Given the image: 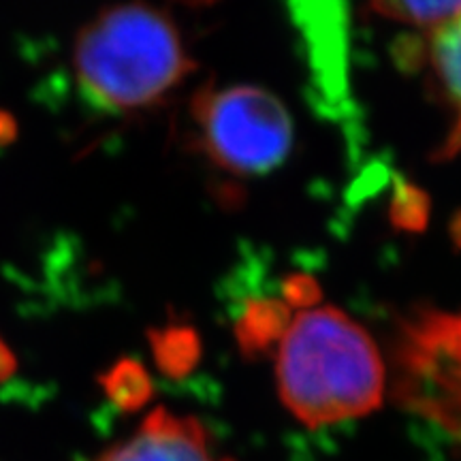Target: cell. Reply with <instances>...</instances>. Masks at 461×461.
Instances as JSON below:
<instances>
[{"label": "cell", "instance_id": "obj_6", "mask_svg": "<svg viewBox=\"0 0 461 461\" xmlns=\"http://www.w3.org/2000/svg\"><path fill=\"white\" fill-rule=\"evenodd\" d=\"M428 58L438 84L455 112L453 131L440 149V158H451L461 152V15L431 28Z\"/></svg>", "mask_w": 461, "mask_h": 461}, {"label": "cell", "instance_id": "obj_1", "mask_svg": "<svg viewBox=\"0 0 461 461\" xmlns=\"http://www.w3.org/2000/svg\"><path fill=\"white\" fill-rule=\"evenodd\" d=\"M276 383L308 428L366 417L383 402L387 372L372 338L331 305H305L282 330Z\"/></svg>", "mask_w": 461, "mask_h": 461}, {"label": "cell", "instance_id": "obj_7", "mask_svg": "<svg viewBox=\"0 0 461 461\" xmlns=\"http://www.w3.org/2000/svg\"><path fill=\"white\" fill-rule=\"evenodd\" d=\"M99 384L107 400L120 412L141 411L154 395V383L141 361L120 357L99 376Z\"/></svg>", "mask_w": 461, "mask_h": 461}, {"label": "cell", "instance_id": "obj_5", "mask_svg": "<svg viewBox=\"0 0 461 461\" xmlns=\"http://www.w3.org/2000/svg\"><path fill=\"white\" fill-rule=\"evenodd\" d=\"M96 461H224L207 429L194 417H177L157 408L129 440L107 448Z\"/></svg>", "mask_w": 461, "mask_h": 461}, {"label": "cell", "instance_id": "obj_11", "mask_svg": "<svg viewBox=\"0 0 461 461\" xmlns=\"http://www.w3.org/2000/svg\"><path fill=\"white\" fill-rule=\"evenodd\" d=\"M15 135H17L15 118L14 115H9L7 112H0V146L14 141Z\"/></svg>", "mask_w": 461, "mask_h": 461}, {"label": "cell", "instance_id": "obj_10", "mask_svg": "<svg viewBox=\"0 0 461 461\" xmlns=\"http://www.w3.org/2000/svg\"><path fill=\"white\" fill-rule=\"evenodd\" d=\"M17 372V357L9 344L0 338V383L9 380Z\"/></svg>", "mask_w": 461, "mask_h": 461}, {"label": "cell", "instance_id": "obj_9", "mask_svg": "<svg viewBox=\"0 0 461 461\" xmlns=\"http://www.w3.org/2000/svg\"><path fill=\"white\" fill-rule=\"evenodd\" d=\"M376 14L403 24L436 28L461 15V0H370Z\"/></svg>", "mask_w": 461, "mask_h": 461}, {"label": "cell", "instance_id": "obj_4", "mask_svg": "<svg viewBox=\"0 0 461 461\" xmlns=\"http://www.w3.org/2000/svg\"><path fill=\"white\" fill-rule=\"evenodd\" d=\"M393 359L403 400L461 423V310H412L397 327Z\"/></svg>", "mask_w": 461, "mask_h": 461}, {"label": "cell", "instance_id": "obj_12", "mask_svg": "<svg viewBox=\"0 0 461 461\" xmlns=\"http://www.w3.org/2000/svg\"><path fill=\"white\" fill-rule=\"evenodd\" d=\"M184 3H210V0H184Z\"/></svg>", "mask_w": 461, "mask_h": 461}, {"label": "cell", "instance_id": "obj_8", "mask_svg": "<svg viewBox=\"0 0 461 461\" xmlns=\"http://www.w3.org/2000/svg\"><path fill=\"white\" fill-rule=\"evenodd\" d=\"M154 361L169 378H180L193 370L201 355L199 336L188 325H167L148 331Z\"/></svg>", "mask_w": 461, "mask_h": 461}, {"label": "cell", "instance_id": "obj_3", "mask_svg": "<svg viewBox=\"0 0 461 461\" xmlns=\"http://www.w3.org/2000/svg\"><path fill=\"white\" fill-rule=\"evenodd\" d=\"M205 154L241 176L280 165L293 141L291 115L272 92L257 86L203 88L193 99Z\"/></svg>", "mask_w": 461, "mask_h": 461}, {"label": "cell", "instance_id": "obj_2", "mask_svg": "<svg viewBox=\"0 0 461 461\" xmlns=\"http://www.w3.org/2000/svg\"><path fill=\"white\" fill-rule=\"evenodd\" d=\"M73 65L88 99L115 113L154 105L194 67L176 24L146 3L101 11L79 32Z\"/></svg>", "mask_w": 461, "mask_h": 461}]
</instances>
